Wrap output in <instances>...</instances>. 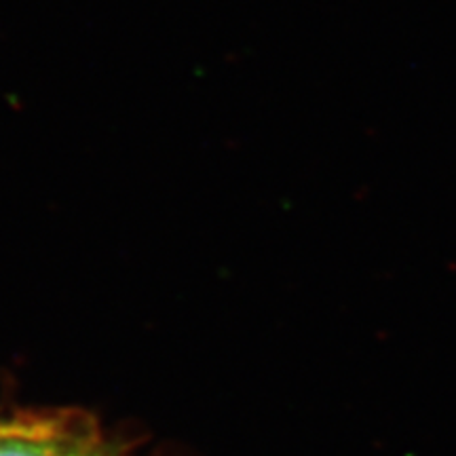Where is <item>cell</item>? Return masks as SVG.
Masks as SVG:
<instances>
[{"label":"cell","instance_id":"6da1fadb","mask_svg":"<svg viewBox=\"0 0 456 456\" xmlns=\"http://www.w3.org/2000/svg\"><path fill=\"white\" fill-rule=\"evenodd\" d=\"M89 442L61 420H9L0 423V456H70Z\"/></svg>","mask_w":456,"mask_h":456},{"label":"cell","instance_id":"7a4b0ae2","mask_svg":"<svg viewBox=\"0 0 456 456\" xmlns=\"http://www.w3.org/2000/svg\"><path fill=\"white\" fill-rule=\"evenodd\" d=\"M70 456H104V454H102L100 450L95 448L94 440H89V442H85L81 448H77V450H74V452H72Z\"/></svg>","mask_w":456,"mask_h":456}]
</instances>
